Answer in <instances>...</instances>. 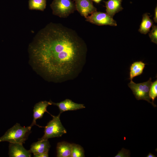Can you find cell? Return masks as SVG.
Segmentation results:
<instances>
[{
  "label": "cell",
  "mask_w": 157,
  "mask_h": 157,
  "mask_svg": "<svg viewBox=\"0 0 157 157\" xmlns=\"http://www.w3.org/2000/svg\"><path fill=\"white\" fill-rule=\"evenodd\" d=\"M46 2L47 0H29V9L43 11L46 8Z\"/></svg>",
  "instance_id": "2e32d148"
},
{
  "label": "cell",
  "mask_w": 157,
  "mask_h": 157,
  "mask_svg": "<svg viewBox=\"0 0 157 157\" xmlns=\"http://www.w3.org/2000/svg\"><path fill=\"white\" fill-rule=\"evenodd\" d=\"M60 113L56 116L53 117L45 127L44 134L38 140H46L55 137H61L67 133L65 128L62 125L60 119Z\"/></svg>",
  "instance_id": "3957f363"
},
{
  "label": "cell",
  "mask_w": 157,
  "mask_h": 157,
  "mask_svg": "<svg viewBox=\"0 0 157 157\" xmlns=\"http://www.w3.org/2000/svg\"><path fill=\"white\" fill-rule=\"evenodd\" d=\"M151 78H150L147 81L142 83H136L131 80L128 86L132 90L133 94L137 100H143L151 104L154 107L156 105L150 101L149 92L152 83Z\"/></svg>",
  "instance_id": "5b68a950"
},
{
  "label": "cell",
  "mask_w": 157,
  "mask_h": 157,
  "mask_svg": "<svg viewBox=\"0 0 157 157\" xmlns=\"http://www.w3.org/2000/svg\"><path fill=\"white\" fill-rule=\"evenodd\" d=\"M35 157H47L49 156L48 153H45L33 155Z\"/></svg>",
  "instance_id": "44dd1931"
},
{
  "label": "cell",
  "mask_w": 157,
  "mask_h": 157,
  "mask_svg": "<svg viewBox=\"0 0 157 157\" xmlns=\"http://www.w3.org/2000/svg\"><path fill=\"white\" fill-rule=\"evenodd\" d=\"M122 0H108L104 1L105 4L106 13L113 18L117 13L123 9L121 5Z\"/></svg>",
  "instance_id": "7c38bea8"
},
{
  "label": "cell",
  "mask_w": 157,
  "mask_h": 157,
  "mask_svg": "<svg viewBox=\"0 0 157 157\" xmlns=\"http://www.w3.org/2000/svg\"><path fill=\"white\" fill-rule=\"evenodd\" d=\"M149 95L152 102H154L155 98L157 97V80L152 82L149 91Z\"/></svg>",
  "instance_id": "ac0fdd59"
},
{
  "label": "cell",
  "mask_w": 157,
  "mask_h": 157,
  "mask_svg": "<svg viewBox=\"0 0 157 157\" xmlns=\"http://www.w3.org/2000/svg\"><path fill=\"white\" fill-rule=\"evenodd\" d=\"M146 64L142 61H136L132 63L130 66L129 78L132 80L134 77L142 74Z\"/></svg>",
  "instance_id": "5bb4252c"
},
{
  "label": "cell",
  "mask_w": 157,
  "mask_h": 157,
  "mask_svg": "<svg viewBox=\"0 0 157 157\" xmlns=\"http://www.w3.org/2000/svg\"><path fill=\"white\" fill-rule=\"evenodd\" d=\"M31 128L30 126H22L16 123L0 138V142L6 141L9 143H24L31 132Z\"/></svg>",
  "instance_id": "7a4b0ae2"
},
{
  "label": "cell",
  "mask_w": 157,
  "mask_h": 157,
  "mask_svg": "<svg viewBox=\"0 0 157 157\" xmlns=\"http://www.w3.org/2000/svg\"><path fill=\"white\" fill-rule=\"evenodd\" d=\"M147 157H156V156L155 155L149 152L148 154L147 155Z\"/></svg>",
  "instance_id": "603a6c76"
},
{
  "label": "cell",
  "mask_w": 157,
  "mask_h": 157,
  "mask_svg": "<svg viewBox=\"0 0 157 157\" xmlns=\"http://www.w3.org/2000/svg\"><path fill=\"white\" fill-rule=\"evenodd\" d=\"M51 105L52 104L51 101H40L34 105L33 109V119L32 123L30 126L31 127H32V126L35 125L41 127L36 124V120L42 117L44 113L47 112V107Z\"/></svg>",
  "instance_id": "9c48e42d"
},
{
  "label": "cell",
  "mask_w": 157,
  "mask_h": 157,
  "mask_svg": "<svg viewBox=\"0 0 157 157\" xmlns=\"http://www.w3.org/2000/svg\"><path fill=\"white\" fill-rule=\"evenodd\" d=\"M76 10L80 15L86 18L88 15L97 11L92 0H74Z\"/></svg>",
  "instance_id": "52a82bcc"
},
{
  "label": "cell",
  "mask_w": 157,
  "mask_h": 157,
  "mask_svg": "<svg viewBox=\"0 0 157 157\" xmlns=\"http://www.w3.org/2000/svg\"><path fill=\"white\" fill-rule=\"evenodd\" d=\"M8 155L10 157H31L30 150L26 149L23 144L10 143L9 145Z\"/></svg>",
  "instance_id": "ba28073f"
},
{
  "label": "cell",
  "mask_w": 157,
  "mask_h": 157,
  "mask_svg": "<svg viewBox=\"0 0 157 157\" xmlns=\"http://www.w3.org/2000/svg\"><path fill=\"white\" fill-rule=\"evenodd\" d=\"M97 3H99L102 0H92Z\"/></svg>",
  "instance_id": "cb8c5ba5"
},
{
  "label": "cell",
  "mask_w": 157,
  "mask_h": 157,
  "mask_svg": "<svg viewBox=\"0 0 157 157\" xmlns=\"http://www.w3.org/2000/svg\"><path fill=\"white\" fill-rule=\"evenodd\" d=\"M85 157L84 151L83 148L78 144H72L70 157Z\"/></svg>",
  "instance_id": "e0dca14e"
},
{
  "label": "cell",
  "mask_w": 157,
  "mask_h": 157,
  "mask_svg": "<svg viewBox=\"0 0 157 157\" xmlns=\"http://www.w3.org/2000/svg\"><path fill=\"white\" fill-rule=\"evenodd\" d=\"M72 144L66 142H61L57 143V157H70Z\"/></svg>",
  "instance_id": "4fadbf2b"
},
{
  "label": "cell",
  "mask_w": 157,
  "mask_h": 157,
  "mask_svg": "<svg viewBox=\"0 0 157 157\" xmlns=\"http://www.w3.org/2000/svg\"><path fill=\"white\" fill-rule=\"evenodd\" d=\"M154 21L156 22H157V6L156 7L155 9V15L154 18Z\"/></svg>",
  "instance_id": "7402d4cb"
},
{
  "label": "cell",
  "mask_w": 157,
  "mask_h": 157,
  "mask_svg": "<svg viewBox=\"0 0 157 157\" xmlns=\"http://www.w3.org/2000/svg\"><path fill=\"white\" fill-rule=\"evenodd\" d=\"M85 21L92 24L99 26L110 25L115 26L116 22L106 13L96 11L90 16H88Z\"/></svg>",
  "instance_id": "8992f818"
},
{
  "label": "cell",
  "mask_w": 157,
  "mask_h": 157,
  "mask_svg": "<svg viewBox=\"0 0 157 157\" xmlns=\"http://www.w3.org/2000/svg\"><path fill=\"white\" fill-rule=\"evenodd\" d=\"M153 22L150 18L148 14L145 13L142 15V18L139 31L142 34H146L149 32L152 26Z\"/></svg>",
  "instance_id": "9a60e30c"
},
{
  "label": "cell",
  "mask_w": 157,
  "mask_h": 157,
  "mask_svg": "<svg viewBox=\"0 0 157 157\" xmlns=\"http://www.w3.org/2000/svg\"><path fill=\"white\" fill-rule=\"evenodd\" d=\"M52 105L57 106L60 113L68 110H75L85 108L84 104L74 102L69 99H66L60 102L55 103L51 101Z\"/></svg>",
  "instance_id": "30bf717a"
},
{
  "label": "cell",
  "mask_w": 157,
  "mask_h": 157,
  "mask_svg": "<svg viewBox=\"0 0 157 157\" xmlns=\"http://www.w3.org/2000/svg\"><path fill=\"white\" fill-rule=\"evenodd\" d=\"M130 152L129 150L122 148L115 157H130Z\"/></svg>",
  "instance_id": "ffe728a7"
},
{
  "label": "cell",
  "mask_w": 157,
  "mask_h": 157,
  "mask_svg": "<svg viewBox=\"0 0 157 157\" xmlns=\"http://www.w3.org/2000/svg\"><path fill=\"white\" fill-rule=\"evenodd\" d=\"M87 51L85 42L75 31L52 22L38 32L28 48L33 67L57 82L72 79L79 73Z\"/></svg>",
  "instance_id": "6da1fadb"
},
{
  "label": "cell",
  "mask_w": 157,
  "mask_h": 157,
  "mask_svg": "<svg viewBox=\"0 0 157 157\" xmlns=\"http://www.w3.org/2000/svg\"><path fill=\"white\" fill-rule=\"evenodd\" d=\"M53 14L66 18L76 10L75 3L71 0H53L50 4Z\"/></svg>",
  "instance_id": "277c9868"
},
{
  "label": "cell",
  "mask_w": 157,
  "mask_h": 157,
  "mask_svg": "<svg viewBox=\"0 0 157 157\" xmlns=\"http://www.w3.org/2000/svg\"><path fill=\"white\" fill-rule=\"evenodd\" d=\"M149 37L151 41L157 44V26L153 25L151 31L149 33Z\"/></svg>",
  "instance_id": "d6986e66"
},
{
  "label": "cell",
  "mask_w": 157,
  "mask_h": 157,
  "mask_svg": "<svg viewBox=\"0 0 157 157\" xmlns=\"http://www.w3.org/2000/svg\"><path fill=\"white\" fill-rule=\"evenodd\" d=\"M50 147L48 140H38L31 144L29 150L33 155L48 153Z\"/></svg>",
  "instance_id": "8fae6325"
}]
</instances>
